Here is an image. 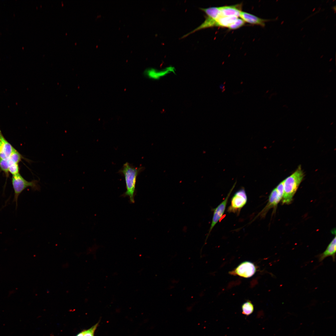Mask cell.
Returning <instances> with one entry per match:
<instances>
[{
  "mask_svg": "<svg viewBox=\"0 0 336 336\" xmlns=\"http://www.w3.org/2000/svg\"><path fill=\"white\" fill-rule=\"evenodd\" d=\"M144 170L143 167H136L126 162L118 172L125 178L126 190L123 196L128 197L132 203L135 202L134 197L137 177Z\"/></svg>",
  "mask_w": 336,
  "mask_h": 336,
  "instance_id": "6da1fadb",
  "label": "cell"
},
{
  "mask_svg": "<svg viewBox=\"0 0 336 336\" xmlns=\"http://www.w3.org/2000/svg\"><path fill=\"white\" fill-rule=\"evenodd\" d=\"M303 177V172L299 166L293 173L283 180L284 192L281 200L282 204H289L291 203Z\"/></svg>",
  "mask_w": 336,
  "mask_h": 336,
  "instance_id": "7a4b0ae2",
  "label": "cell"
},
{
  "mask_svg": "<svg viewBox=\"0 0 336 336\" xmlns=\"http://www.w3.org/2000/svg\"><path fill=\"white\" fill-rule=\"evenodd\" d=\"M38 182L39 181L36 180L28 181L24 178L19 173L12 175V183L14 191L13 202H15L16 208L18 206V198L22 192L28 187H31L33 190L39 191L40 187Z\"/></svg>",
  "mask_w": 336,
  "mask_h": 336,
  "instance_id": "3957f363",
  "label": "cell"
},
{
  "mask_svg": "<svg viewBox=\"0 0 336 336\" xmlns=\"http://www.w3.org/2000/svg\"><path fill=\"white\" fill-rule=\"evenodd\" d=\"M247 201V197L245 189H240L236 191L232 197L227 211L229 213H233L239 215Z\"/></svg>",
  "mask_w": 336,
  "mask_h": 336,
  "instance_id": "277c9868",
  "label": "cell"
},
{
  "mask_svg": "<svg viewBox=\"0 0 336 336\" xmlns=\"http://www.w3.org/2000/svg\"><path fill=\"white\" fill-rule=\"evenodd\" d=\"M235 186L234 185L224 199L215 208L213 209V214L211 224L206 239V242L213 227L223 216L225 211L228 199Z\"/></svg>",
  "mask_w": 336,
  "mask_h": 336,
  "instance_id": "5b68a950",
  "label": "cell"
},
{
  "mask_svg": "<svg viewBox=\"0 0 336 336\" xmlns=\"http://www.w3.org/2000/svg\"><path fill=\"white\" fill-rule=\"evenodd\" d=\"M283 195L278 193L276 188L271 192L267 204L263 209L257 214L255 218H264L268 211L271 208L276 210L278 203L282 200Z\"/></svg>",
  "mask_w": 336,
  "mask_h": 336,
  "instance_id": "8992f818",
  "label": "cell"
},
{
  "mask_svg": "<svg viewBox=\"0 0 336 336\" xmlns=\"http://www.w3.org/2000/svg\"><path fill=\"white\" fill-rule=\"evenodd\" d=\"M256 270V266L253 263L246 261L240 263L233 270L230 272V274L237 275L245 278L253 276Z\"/></svg>",
  "mask_w": 336,
  "mask_h": 336,
  "instance_id": "52a82bcc",
  "label": "cell"
},
{
  "mask_svg": "<svg viewBox=\"0 0 336 336\" xmlns=\"http://www.w3.org/2000/svg\"><path fill=\"white\" fill-rule=\"evenodd\" d=\"M15 149L5 139L0 129V159H8Z\"/></svg>",
  "mask_w": 336,
  "mask_h": 336,
  "instance_id": "ba28073f",
  "label": "cell"
},
{
  "mask_svg": "<svg viewBox=\"0 0 336 336\" xmlns=\"http://www.w3.org/2000/svg\"><path fill=\"white\" fill-rule=\"evenodd\" d=\"M242 3L234 5L220 7V16H240L242 11Z\"/></svg>",
  "mask_w": 336,
  "mask_h": 336,
  "instance_id": "9c48e42d",
  "label": "cell"
},
{
  "mask_svg": "<svg viewBox=\"0 0 336 336\" xmlns=\"http://www.w3.org/2000/svg\"><path fill=\"white\" fill-rule=\"evenodd\" d=\"M240 17L245 22L259 25L263 27L265 26V22L270 21L269 20L260 18L252 14L242 11L240 13Z\"/></svg>",
  "mask_w": 336,
  "mask_h": 336,
  "instance_id": "30bf717a",
  "label": "cell"
},
{
  "mask_svg": "<svg viewBox=\"0 0 336 336\" xmlns=\"http://www.w3.org/2000/svg\"><path fill=\"white\" fill-rule=\"evenodd\" d=\"M174 72L173 69L169 68L164 70L158 71L153 68H149L146 70L145 75L148 78L153 80H157L165 76L170 72Z\"/></svg>",
  "mask_w": 336,
  "mask_h": 336,
  "instance_id": "8fae6325",
  "label": "cell"
},
{
  "mask_svg": "<svg viewBox=\"0 0 336 336\" xmlns=\"http://www.w3.org/2000/svg\"><path fill=\"white\" fill-rule=\"evenodd\" d=\"M336 236L333 239L328 246L325 250L317 256L319 262H322L328 256H332L334 261L336 250Z\"/></svg>",
  "mask_w": 336,
  "mask_h": 336,
  "instance_id": "7c38bea8",
  "label": "cell"
},
{
  "mask_svg": "<svg viewBox=\"0 0 336 336\" xmlns=\"http://www.w3.org/2000/svg\"><path fill=\"white\" fill-rule=\"evenodd\" d=\"M238 18L235 16H220L216 20L215 26L228 28Z\"/></svg>",
  "mask_w": 336,
  "mask_h": 336,
  "instance_id": "4fadbf2b",
  "label": "cell"
},
{
  "mask_svg": "<svg viewBox=\"0 0 336 336\" xmlns=\"http://www.w3.org/2000/svg\"><path fill=\"white\" fill-rule=\"evenodd\" d=\"M23 158L24 157L22 156L15 149L7 159L9 166L12 164H18Z\"/></svg>",
  "mask_w": 336,
  "mask_h": 336,
  "instance_id": "5bb4252c",
  "label": "cell"
},
{
  "mask_svg": "<svg viewBox=\"0 0 336 336\" xmlns=\"http://www.w3.org/2000/svg\"><path fill=\"white\" fill-rule=\"evenodd\" d=\"M242 313L248 316L253 312L254 307L253 304L250 301L248 300L244 302L241 306Z\"/></svg>",
  "mask_w": 336,
  "mask_h": 336,
  "instance_id": "9a60e30c",
  "label": "cell"
},
{
  "mask_svg": "<svg viewBox=\"0 0 336 336\" xmlns=\"http://www.w3.org/2000/svg\"><path fill=\"white\" fill-rule=\"evenodd\" d=\"M100 321L87 329H84L78 333L76 336H95V332L99 326Z\"/></svg>",
  "mask_w": 336,
  "mask_h": 336,
  "instance_id": "2e32d148",
  "label": "cell"
},
{
  "mask_svg": "<svg viewBox=\"0 0 336 336\" xmlns=\"http://www.w3.org/2000/svg\"><path fill=\"white\" fill-rule=\"evenodd\" d=\"M9 164L7 159H0V169L7 177L9 176Z\"/></svg>",
  "mask_w": 336,
  "mask_h": 336,
  "instance_id": "e0dca14e",
  "label": "cell"
},
{
  "mask_svg": "<svg viewBox=\"0 0 336 336\" xmlns=\"http://www.w3.org/2000/svg\"><path fill=\"white\" fill-rule=\"evenodd\" d=\"M245 24V22L243 20L238 18L228 28L229 30H235L243 26Z\"/></svg>",
  "mask_w": 336,
  "mask_h": 336,
  "instance_id": "ac0fdd59",
  "label": "cell"
},
{
  "mask_svg": "<svg viewBox=\"0 0 336 336\" xmlns=\"http://www.w3.org/2000/svg\"><path fill=\"white\" fill-rule=\"evenodd\" d=\"M20 168L18 164H13L9 166L8 171L12 175L19 173Z\"/></svg>",
  "mask_w": 336,
  "mask_h": 336,
  "instance_id": "d6986e66",
  "label": "cell"
},
{
  "mask_svg": "<svg viewBox=\"0 0 336 336\" xmlns=\"http://www.w3.org/2000/svg\"><path fill=\"white\" fill-rule=\"evenodd\" d=\"M219 87L221 90H224L225 88V86L223 84H222L219 86Z\"/></svg>",
  "mask_w": 336,
  "mask_h": 336,
  "instance_id": "ffe728a7",
  "label": "cell"
}]
</instances>
